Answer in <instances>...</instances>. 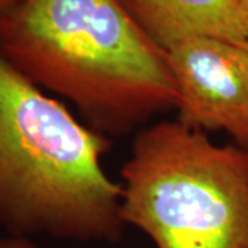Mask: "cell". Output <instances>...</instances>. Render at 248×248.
<instances>
[{"label": "cell", "mask_w": 248, "mask_h": 248, "mask_svg": "<svg viewBox=\"0 0 248 248\" xmlns=\"http://www.w3.org/2000/svg\"><path fill=\"white\" fill-rule=\"evenodd\" d=\"M109 146L0 57V228L10 236L119 239L122 185L102 166Z\"/></svg>", "instance_id": "7a4b0ae2"}, {"label": "cell", "mask_w": 248, "mask_h": 248, "mask_svg": "<svg viewBox=\"0 0 248 248\" xmlns=\"http://www.w3.org/2000/svg\"><path fill=\"white\" fill-rule=\"evenodd\" d=\"M122 218L156 248H248V151L181 122L141 128L122 167Z\"/></svg>", "instance_id": "3957f363"}, {"label": "cell", "mask_w": 248, "mask_h": 248, "mask_svg": "<svg viewBox=\"0 0 248 248\" xmlns=\"http://www.w3.org/2000/svg\"><path fill=\"white\" fill-rule=\"evenodd\" d=\"M138 27L166 53L195 37L248 43L243 0H119Z\"/></svg>", "instance_id": "5b68a950"}, {"label": "cell", "mask_w": 248, "mask_h": 248, "mask_svg": "<svg viewBox=\"0 0 248 248\" xmlns=\"http://www.w3.org/2000/svg\"><path fill=\"white\" fill-rule=\"evenodd\" d=\"M24 0H0V18L6 16L10 10L17 7L19 3H22Z\"/></svg>", "instance_id": "52a82bcc"}, {"label": "cell", "mask_w": 248, "mask_h": 248, "mask_svg": "<svg viewBox=\"0 0 248 248\" xmlns=\"http://www.w3.org/2000/svg\"><path fill=\"white\" fill-rule=\"evenodd\" d=\"M0 57L104 135L177 105L166 53L119 0H24L0 18Z\"/></svg>", "instance_id": "6da1fadb"}, {"label": "cell", "mask_w": 248, "mask_h": 248, "mask_svg": "<svg viewBox=\"0 0 248 248\" xmlns=\"http://www.w3.org/2000/svg\"><path fill=\"white\" fill-rule=\"evenodd\" d=\"M244 46H246V47H247V48H248V43H246V45H244Z\"/></svg>", "instance_id": "9c48e42d"}, {"label": "cell", "mask_w": 248, "mask_h": 248, "mask_svg": "<svg viewBox=\"0 0 248 248\" xmlns=\"http://www.w3.org/2000/svg\"><path fill=\"white\" fill-rule=\"evenodd\" d=\"M0 248H39L28 237L21 236H9L0 239Z\"/></svg>", "instance_id": "8992f818"}, {"label": "cell", "mask_w": 248, "mask_h": 248, "mask_svg": "<svg viewBox=\"0 0 248 248\" xmlns=\"http://www.w3.org/2000/svg\"><path fill=\"white\" fill-rule=\"evenodd\" d=\"M177 90L178 122L195 130H222L248 151V48L195 37L166 51Z\"/></svg>", "instance_id": "277c9868"}, {"label": "cell", "mask_w": 248, "mask_h": 248, "mask_svg": "<svg viewBox=\"0 0 248 248\" xmlns=\"http://www.w3.org/2000/svg\"><path fill=\"white\" fill-rule=\"evenodd\" d=\"M243 4H244V7H246V11H247V14H248V0H243Z\"/></svg>", "instance_id": "ba28073f"}]
</instances>
